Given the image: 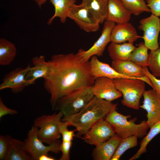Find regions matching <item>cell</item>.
<instances>
[{
	"instance_id": "obj_1",
	"label": "cell",
	"mask_w": 160,
	"mask_h": 160,
	"mask_svg": "<svg viewBox=\"0 0 160 160\" xmlns=\"http://www.w3.org/2000/svg\"><path fill=\"white\" fill-rule=\"evenodd\" d=\"M49 69L44 78V87L51 95L54 109L58 100L78 88L92 86L95 79L90 71L89 60H84L79 52L54 55L48 61Z\"/></svg>"
},
{
	"instance_id": "obj_2",
	"label": "cell",
	"mask_w": 160,
	"mask_h": 160,
	"mask_svg": "<svg viewBox=\"0 0 160 160\" xmlns=\"http://www.w3.org/2000/svg\"><path fill=\"white\" fill-rule=\"evenodd\" d=\"M117 104L94 96L80 111L73 115L63 117L61 121L73 126L80 134L86 133L96 123L104 119Z\"/></svg>"
},
{
	"instance_id": "obj_3",
	"label": "cell",
	"mask_w": 160,
	"mask_h": 160,
	"mask_svg": "<svg viewBox=\"0 0 160 160\" xmlns=\"http://www.w3.org/2000/svg\"><path fill=\"white\" fill-rule=\"evenodd\" d=\"M116 109L112 110L105 119L112 127L116 135L122 138L135 135L141 138L146 135L149 127L146 121L143 120L140 124H136L135 122L136 118L128 120L130 115H124Z\"/></svg>"
},
{
	"instance_id": "obj_4",
	"label": "cell",
	"mask_w": 160,
	"mask_h": 160,
	"mask_svg": "<svg viewBox=\"0 0 160 160\" xmlns=\"http://www.w3.org/2000/svg\"><path fill=\"white\" fill-rule=\"evenodd\" d=\"M92 87L78 88L63 96L57 101L55 109L61 111L63 117L68 116L78 113L94 97Z\"/></svg>"
},
{
	"instance_id": "obj_5",
	"label": "cell",
	"mask_w": 160,
	"mask_h": 160,
	"mask_svg": "<svg viewBox=\"0 0 160 160\" xmlns=\"http://www.w3.org/2000/svg\"><path fill=\"white\" fill-rule=\"evenodd\" d=\"M116 89L122 94L121 103L124 106L138 110L140 99L145 90V82L138 79L119 78L113 79Z\"/></svg>"
},
{
	"instance_id": "obj_6",
	"label": "cell",
	"mask_w": 160,
	"mask_h": 160,
	"mask_svg": "<svg viewBox=\"0 0 160 160\" xmlns=\"http://www.w3.org/2000/svg\"><path fill=\"white\" fill-rule=\"evenodd\" d=\"M63 116L62 112L59 111L51 115H43L34 120L33 125L39 128L38 137L44 143L50 145L60 137L59 127Z\"/></svg>"
},
{
	"instance_id": "obj_7",
	"label": "cell",
	"mask_w": 160,
	"mask_h": 160,
	"mask_svg": "<svg viewBox=\"0 0 160 160\" xmlns=\"http://www.w3.org/2000/svg\"><path fill=\"white\" fill-rule=\"evenodd\" d=\"M38 129L33 125L29 130L24 141L25 150L34 160H39L40 156L48 154L49 152L57 153L60 151V146L61 143L58 140L48 146L44 145L38 137Z\"/></svg>"
},
{
	"instance_id": "obj_8",
	"label": "cell",
	"mask_w": 160,
	"mask_h": 160,
	"mask_svg": "<svg viewBox=\"0 0 160 160\" xmlns=\"http://www.w3.org/2000/svg\"><path fill=\"white\" fill-rule=\"evenodd\" d=\"M138 28L143 32L141 38L148 49L153 51L159 48L158 37L160 31V18L152 14L141 19L139 21Z\"/></svg>"
},
{
	"instance_id": "obj_9",
	"label": "cell",
	"mask_w": 160,
	"mask_h": 160,
	"mask_svg": "<svg viewBox=\"0 0 160 160\" xmlns=\"http://www.w3.org/2000/svg\"><path fill=\"white\" fill-rule=\"evenodd\" d=\"M116 135L111 125L105 119L95 124L85 134L82 139L86 143L95 146L108 140Z\"/></svg>"
},
{
	"instance_id": "obj_10",
	"label": "cell",
	"mask_w": 160,
	"mask_h": 160,
	"mask_svg": "<svg viewBox=\"0 0 160 160\" xmlns=\"http://www.w3.org/2000/svg\"><path fill=\"white\" fill-rule=\"evenodd\" d=\"M68 18L86 32H95L99 30L100 24L82 3L79 5L74 4L71 6Z\"/></svg>"
},
{
	"instance_id": "obj_11",
	"label": "cell",
	"mask_w": 160,
	"mask_h": 160,
	"mask_svg": "<svg viewBox=\"0 0 160 160\" xmlns=\"http://www.w3.org/2000/svg\"><path fill=\"white\" fill-rule=\"evenodd\" d=\"M116 25L114 22L105 21L100 36L91 47L87 51L83 49L79 50L84 60L88 61L94 55L98 57L103 55L106 46L111 42V33Z\"/></svg>"
},
{
	"instance_id": "obj_12",
	"label": "cell",
	"mask_w": 160,
	"mask_h": 160,
	"mask_svg": "<svg viewBox=\"0 0 160 160\" xmlns=\"http://www.w3.org/2000/svg\"><path fill=\"white\" fill-rule=\"evenodd\" d=\"M31 67L30 63L25 68H17L6 74L0 85V90L9 88L14 93L22 92L26 87L31 84L25 78Z\"/></svg>"
},
{
	"instance_id": "obj_13",
	"label": "cell",
	"mask_w": 160,
	"mask_h": 160,
	"mask_svg": "<svg viewBox=\"0 0 160 160\" xmlns=\"http://www.w3.org/2000/svg\"><path fill=\"white\" fill-rule=\"evenodd\" d=\"M92 90L94 96L110 102L122 96L121 93L116 89L113 80L105 77L96 79Z\"/></svg>"
},
{
	"instance_id": "obj_14",
	"label": "cell",
	"mask_w": 160,
	"mask_h": 160,
	"mask_svg": "<svg viewBox=\"0 0 160 160\" xmlns=\"http://www.w3.org/2000/svg\"><path fill=\"white\" fill-rule=\"evenodd\" d=\"M143 96V104L140 107L146 111V121L150 128L160 121V98L153 88L145 90Z\"/></svg>"
},
{
	"instance_id": "obj_15",
	"label": "cell",
	"mask_w": 160,
	"mask_h": 160,
	"mask_svg": "<svg viewBox=\"0 0 160 160\" xmlns=\"http://www.w3.org/2000/svg\"><path fill=\"white\" fill-rule=\"evenodd\" d=\"M111 67L122 74L142 80L152 88V84L149 78L142 71V67L129 60H112Z\"/></svg>"
},
{
	"instance_id": "obj_16",
	"label": "cell",
	"mask_w": 160,
	"mask_h": 160,
	"mask_svg": "<svg viewBox=\"0 0 160 160\" xmlns=\"http://www.w3.org/2000/svg\"><path fill=\"white\" fill-rule=\"evenodd\" d=\"M141 37L138 35L133 25L127 22L116 24L112 30L111 40V42L118 44L126 41L133 43L139 38Z\"/></svg>"
},
{
	"instance_id": "obj_17",
	"label": "cell",
	"mask_w": 160,
	"mask_h": 160,
	"mask_svg": "<svg viewBox=\"0 0 160 160\" xmlns=\"http://www.w3.org/2000/svg\"><path fill=\"white\" fill-rule=\"evenodd\" d=\"M89 65L91 74L95 80L100 77H105L113 80L119 78L136 79L119 73L108 64L100 61L96 56L91 57Z\"/></svg>"
},
{
	"instance_id": "obj_18",
	"label": "cell",
	"mask_w": 160,
	"mask_h": 160,
	"mask_svg": "<svg viewBox=\"0 0 160 160\" xmlns=\"http://www.w3.org/2000/svg\"><path fill=\"white\" fill-rule=\"evenodd\" d=\"M107 14L105 21L116 24L128 22L131 13L126 8L121 0H107Z\"/></svg>"
},
{
	"instance_id": "obj_19",
	"label": "cell",
	"mask_w": 160,
	"mask_h": 160,
	"mask_svg": "<svg viewBox=\"0 0 160 160\" xmlns=\"http://www.w3.org/2000/svg\"><path fill=\"white\" fill-rule=\"evenodd\" d=\"M122 138L115 135L108 140L95 146L92 156L95 160H111Z\"/></svg>"
},
{
	"instance_id": "obj_20",
	"label": "cell",
	"mask_w": 160,
	"mask_h": 160,
	"mask_svg": "<svg viewBox=\"0 0 160 160\" xmlns=\"http://www.w3.org/2000/svg\"><path fill=\"white\" fill-rule=\"evenodd\" d=\"M31 62L33 65L27 74L25 78V80L31 84H34L35 81L38 79L45 78L49 69L48 62L45 60L44 55L34 57Z\"/></svg>"
},
{
	"instance_id": "obj_21",
	"label": "cell",
	"mask_w": 160,
	"mask_h": 160,
	"mask_svg": "<svg viewBox=\"0 0 160 160\" xmlns=\"http://www.w3.org/2000/svg\"><path fill=\"white\" fill-rule=\"evenodd\" d=\"M81 3L100 24L105 21L107 14V0H82Z\"/></svg>"
},
{
	"instance_id": "obj_22",
	"label": "cell",
	"mask_w": 160,
	"mask_h": 160,
	"mask_svg": "<svg viewBox=\"0 0 160 160\" xmlns=\"http://www.w3.org/2000/svg\"><path fill=\"white\" fill-rule=\"evenodd\" d=\"M135 47L132 43L118 44L111 42L108 49L112 60H129L131 53Z\"/></svg>"
},
{
	"instance_id": "obj_23",
	"label": "cell",
	"mask_w": 160,
	"mask_h": 160,
	"mask_svg": "<svg viewBox=\"0 0 160 160\" xmlns=\"http://www.w3.org/2000/svg\"><path fill=\"white\" fill-rule=\"evenodd\" d=\"M4 160H33L25 149L24 142L12 138Z\"/></svg>"
},
{
	"instance_id": "obj_24",
	"label": "cell",
	"mask_w": 160,
	"mask_h": 160,
	"mask_svg": "<svg viewBox=\"0 0 160 160\" xmlns=\"http://www.w3.org/2000/svg\"><path fill=\"white\" fill-rule=\"evenodd\" d=\"M54 6L55 12L54 15L48 20L47 23L51 24L54 19L58 17L62 23H65L71 6L76 2V0H49Z\"/></svg>"
},
{
	"instance_id": "obj_25",
	"label": "cell",
	"mask_w": 160,
	"mask_h": 160,
	"mask_svg": "<svg viewBox=\"0 0 160 160\" xmlns=\"http://www.w3.org/2000/svg\"><path fill=\"white\" fill-rule=\"evenodd\" d=\"M17 50L14 44L4 38L0 39V65H9L15 59Z\"/></svg>"
},
{
	"instance_id": "obj_26",
	"label": "cell",
	"mask_w": 160,
	"mask_h": 160,
	"mask_svg": "<svg viewBox=\"0 0 160 160\" xmlns=\"http://www.w3.org/2000/svg\"><path fill=\"white\" fill-rule=\"evenodd\" d=\"M131 53L129 60L142 67L148 66L149 54L148 49L145 46L144 42L138 44Z\"/></svg>"
},
{
	"instance_id": "obj_27",
	"label": "cell",
	"mask_w": 160,
	"mask_h": 160,
	"mask_svg": "<svg viewBox=\"0 0 160 160\" xmlns=\"http://www.w3.org/2000/svg\"><path fill=\"white\" fill-rule=\"evenodd\" d=\"M150 128L148 133L143 137L140 142V148L129 160H136L147 151L146 147L148 144L153 138L160 133V121L154 124Z\"/></svg>"
},
{
	"instance_id": "obj_28",
	"label": "cell",
	"mask_w": 160,
	"mask_h": 160,
	"mask_svg": "<svg viewBox=\"0 0 160 160\" xmlns=\"http://www.w3.org/2000/svg\"><path fill=\"white\" fill-rule=\"evenodd\" d=\"M138 138L137 136L135 135L122 138L111 160H119L127 150L137 146Z\"/></svg>"
},
{
	"instance_id": "obj_29",
	"label": "cell",
	"mask_w": 160,
	"mask_h": 160,
	"mask_svg": "<svg viewBox=\"0 0 160 160\" xmlns=\"http://www.w3.org/2000/svg\"><path fill=\"white\" fill-rule=\"evenodd\" d=\"M126 8L131 13L138 16L143 12H151L146 0H121Z\"/></svg>"
},
{
	"instance_id": "obj_30",
	"label": "cell",
	"mask_w": 160,
	"mask_h": 160,
	"mask_svg": "<svg viewBox=\"0 0 160 160\" xmlns=\"http://www.w3.org/2000/svg\"><path fill=\"white\" fill-rule=\"evenodd\" d=\"M148 67L151 73L156 77L160 78V48L151 51L149 54Z\"/></svg>"
},
{
	"instance_id": "obj_31",
	"label": "cell",
	"mask_w": 160,
	"mask_h": 160,
	"mask_svg": "<svg viewBox=\"0 0 160 160\" xmlns=\"http://www.w3.org/2000/svg\"><path fill=\"white\" fill-rule=\"evenodd\" d=\"M12 137L9 135H0V159L4 160L7 154L9 142Z\"/></svg>"
},
{
	"instance_id": "obj_32",
	"label": "cell",
	"mask_w": 160,
	"mask_h": 160,
	"mask_svg": "<svg viewBox=\"0 0 160 160\" xmlns=\"http://www.w3.org/2000/svg\"><path fill=\"white\" fill-rule=\"evenodd\" d=\"M68 126L66 122L61 121L59 127L60 133L62 136V140L72 141L75 136L74 132L76 130H69Z\"/></svg>"
},
{
	"instance_id": "obj_33",
	"label": "cell",
	"mask_w": 160,
	"mask_h": 160,
	"mask_svg": "<svg viewBox=\"0 0 160 160\" xmlns=\"http://www.w3.org/2000/svg\"><path fill=\"white\" fill-rule=\"evenodd\" d=\"M142 69L144 74L150 79L152 84V88L160 98V79H158L152 74L147 67H142Z\"/></svg>"
},
{
	"instance_id": "obj_34",
	"label": "cell",
	"mask_w": 160,
	"mask_h": 160,
	"mask_svg": "<svg viewBox=\"0 0 160 160\" xmlns=\"http://www.w3.org/2000/svg\"><path fill=\"white\" fill-rule=\"evenodd\" d=\"M72 144V141L62 140L60 146V150L62 153L60 160L70 159V153Z\"/></svg>"
},
{
	"instance_id": "obj_35",
	"label": "cell",
	"mask_w": 160,
	"mask_h": 160,
	"mask_svg": "<svg viewBox=\"0 0 160 160\" xmlns=\"http://www.w3.org/2000/svg\"><path fill=\"white\" fill-rule=\"evenodd\" d=\"M146 1L152 14L160 16V0H146Z\"/></svg>"
},
{
	"instance_id": "obj_36",
	"label": "cell",
	"mask_w": 160,
	"mask_h": 160,
	"mask_svg": "<svg viewBox=\"0 0 160 160\" xmlns=\"http://www.w3.org/2000/svg\"><path fill=\"white\" fill-rule=\"evenodd\" d=\"M17 111L13 109L8 108L3 103L1 97L0 98V119L7 115H15Z\"/></svg>"
},
{
	"instance_id": "obj_37",
	"label": "cell",
	"mask_w": 160,
	"mask_h": 160,
	"mask_svg": "<svg viewBox=\"0 0 160 160\" xmlns=\"http://www.w3.org/2000/svg\"><path fill=\"white\" fill-rule=\"evenodd\" d=\"M55 159L49 156L48 154H43L40 156L39 160H54Z\"/></svg>"
},
{
	"instance_id": "obj_38",
	"label": "cell",
	"mask_w": 160,
	"mask_h": 160,
	"mask_svg": "<svg viewBox=\"0 0 160 160\" xmlns=\"http://www.w3.org/2000/svg\"><path fill=\"white\" fill-rule=\"evenodd\" d=\"M38 5L39 7L40 8L41 6L44 4L47 0H33Z\"/></svg>"
},
{
	"instance_id": "obj_39",
	"label": "cell",
	"mask_w": 160,
	"mask_h": 160,
	"mask_svg": "<svg viewBox=\"0 0 160 160\" xmlns=\"http://www.w3.org/2000/svg\"><path fill=\"white\" fill-rule=\"evenodd\" d=\"M159 44H160V39H159Z\"/></svg>"
}]
</instances>
